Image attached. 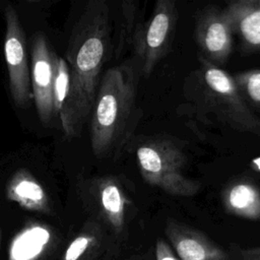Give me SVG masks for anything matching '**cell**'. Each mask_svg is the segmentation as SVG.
I'll return each mask as SVG.
<instances>
[{"instance_id": "7a4b0ae2", "label": "cell", "mask_w": 260, "mask_h": 260, "mask_svg": "<svg viewBox=\"0 0 260 260\" xmlns=\"http://www.w3.org/2000/svg\"><path fill=\"white\" fill-rule=\"evenodd\" d=\"M139 68L131 59L103 73L90 118V144L99 158L118 154L134 120Z\"/></svg>"}, {"instance_id": "8992f818", "label": "cell", "mask_w": 260, "mask_h": 260, "mask_svg": "<svg viewBox=\"0 0 260 260\" xmlns=\"http://www.w3.org/2000/svg\"><path fill=\"white\" fill-rule=\"evenodd\" d=\"M3 16L5 20L4 58L7 67L9 91L17 107L27 108L32 99V92L25 34L18 14L10 3H5Z\"/></svg>"}, {"instance_id": "d6986e66", "label": "cell", "mask_w": 260, "mask_h": 260, "mask_svg": "<svg viewBox=\"0 0 260 260\" xmlns=\"http://www.w3.org/2000/svg\"><path fill=\"white\" fill-rule=\"evenodd\" d=\"M241 255L244 260H260V246L243 249Z\"/></svg>"}, {"instance_id": "5b68a950", "label": "cell", "mask_w": 260, "mask_h": 260, "mask_svg": "<svg viewBox=\"0 0 260 260\" xmlns=\"http://www.w3.org/2000/svg\"><path fill=\"white\" fill-rule=\"evenodd\" d=\"M178 22V8L173 0L155 2L150 17L133 32L135 60L139 72L149 76L171 48Z\"/></svg>"}, {"instance_id": "2e32d148", "label": "cell", "mask_w": 260, "mask_h": 260, "mask_svg": "<svg viewBox=\"0 0 260 260\" xmlns=\"http://www.w3.org/2000/svg\"><path fill=\"white\" fill-rule=\"evenodd\" d=\"M70 73L67 62L64 58L59 57L57 70L53 87V103L56 116H59L69 93Z\"/></svg>"}, {"instance_id": "9a60e30c", "label": "cell", "mask_w": 260, "mask_h": 260, "mask_svg": "<svg viewBox=\"0 0 260 260\" xmlns=\"http://www.w3.org/2000/svg\"><path fill=\"white\" fill-rule=\"evenodd\" d=\"M233 77L242 95L260 109V69L238 72Z\"/></svg>"}, {"instance_id": "52a82bcc", "label": "cell", "mask_w": 260, "mask_h": 260, "mask_svg": "<svg viewBox=\"0 0 260 260\" xmlns=\"http://www.w3.org/2000/svg\"><path fill=\"white\" fill-rule=\"evenodd\" d=\"M59 56L46 37L37 34L31 46L30 84L32 100L40 120L49 125L56 116L53 103V87Z\"/></svg>"}, {"instance_id": "30bf717a", "label": "cell", "mask_w": 260, "mask_h": 260, "mask_svg": "<svg viewBox=\"0 0 260 260\" xmlns=\"http://www.w3.org/2000/svg\"><path fill=\"white\" fill-rule=\"evenodd\" d=\"M165 234L181 260H228L226 253L202 233L169 220Z\"/></svg>"}, {"instance_id": "5bb4252c", "label": "cell", "mask_w": 260, "mask_h": 260, "mask_svg": "<svg viewBox=\"0 0 260 260\" xmlns=\"http://www.w3.org/2000/svg\"><path fill=\"white\" fill-rule=\"evenodd\" d=\"M49 238V233L41 228L25 231L13 241L9 260H35L43 251Z\"/></svg>"}, {"instance_id": "7c38bea8", "label": "cell", "mask_w": 260, "mask_h": 260, "mask_svg": "<svg viewBox=\"0 0 260 260\" xmlns=\"http://www.w3.org/2000/svg\"><path fill=\"white\" fill-rule=\"evenodd\" d=\"M6 197L20 207L35 212L50 214L51 201L42 183L28 171L17 170L5 187Z\"/></svg>"}, {"instance_id": "44dd1931", "label": "cell", "mask_w": 260, "mask_h": 260, "mask_svg": "<svg viewBox=\"0 0 260 260\" xmlns=\"http://www.w3.org/2000/svg\"><path fill=\"white\" fill-rule=\"evenodd\" d=\"M0 238H1V234H0Z\"/></svg>"}, {"instance_id": "6da1fadb", "label": "cell", "mask_w": 260, "mask_h": 260, "mask_svg": "<svg viewBox=\"0 0 260 260\" xmlns=\"http://www.w3.org/2000/svg\"><path fill=\"white\" fill-rule=\"evenodd\" d=\"M110 7L104 0L86 3L71 30L65 61L70 89L59 118L67 138L77 137L91 113L101 71L112 50Z\"/></svg>"}, {"instance_id": "3957f363", "label": "cell", "mask_w": 260, "mask_h": 260, "mask_svg": "<svg viewBox=\"0 0 260 260\" xmlns=\"http://www.w3.org/2000/svg\"><path fill=\"white\" fill-rule=\"evenodd\" d=\"M143 179L173 196L190 197L200 190V183L185 174L187 159L183 150L171 139L150 137L135 150Z\"/></svg>"}, {"instance_id": "9c48e42d", "label": "cell", "mask_w": 260, "mask_h": 260, "mask_svg": "<svg viewBox=\"0 0 260 260\" xmlns=\"http://www.w3.org/2000/svg\"><path fill=\"white\" fill-rule=\"evenodd\" d=\"M82 191L111 229L121 233L125 228L127 210L132 204L121 179L114 175L98 176L88 180Z\"/></svg>"}, {"instance_id": "277c9868", "label": "cell", "mask_w": 260, "mask_h": 260, "mask_svg": "<svg viewBox=\"0 0 260 260\" xmlns=\"http://www.w3.org/2000/svg\"><path fill=\"white\" fill-rule=\"evenodd\" d=\"M204 101L217 117L234 129L260 137V118L252 113L233 75L199 57Z\"/></svg>"}, {"instance_id": "ba28073f", "label": "cell", "mask_w": 260, "mask_h": 260, "mask_svg": "<svg viewBox=\"0 0 260 260\" xmlns=\"http://www.w3.org/2000/svg\"><path fill=\"white\" fill-rule=\"evenodd\" d=\"M195 39L206 60L218 67L228 61L233 51L234 30L224 8L211 5L199 12Z\"/></svg>"}, {"instance_id": "e0dca14e", "label": "cell", "mask_w": 260, "mask_h": 260, "mask_svg": "<svg viewBox=\"0 0 260 260\" xmlns=\"http://www.w3.org/2000/svg\"><path fill=\"white\" fill-rule=\"evenodd\" d=\"M94 240L95 237L90 233H83L77 236L68 246L63 260H78Z\"/></svg>"}, {"instance_id": "ac0fdd59", "label": "cell", "mask_w": 260, "mask_h": 260, "mask_svg": "<svg viewBox=\"0 0 260 260\" xmlns=\"http://www.w3.org/2000/svg\"><path fill=\"white\" fill-rule=\"evenodd\" d=\"M155 259L156 260H179L174 255L170 246L162 239H157V241H156Z\"/></svg>"}, {"instance_id": "4fadbf2b", "label": "cell", "mask_w": 260, "mask_h": 260, "mask_svg": "<svg viewBox=\"0 0 260 260\" xmlns=\"http://www.w3.org/2000/svg\"><path fill=\"white\" fill-rule=\"evenodd\" d=\"M222 203L228 212L236 216L260 219V189L247 179L230 184L222 192Z\"/></svg>"}, {"instance_id": "ffe728a7", "label": "cell", "mask_w": 260, "mask_h": 260, "mask_svg": "<svg viewBox=\"0 0 260 260\" xmlns=\"http://www.w3.org/2000/svg\"><path fill=\"white\" fill-rule=\"evenodd\" d=\"M252 166H253V168H254L255 170H257V171H259V172H260V157L253 159V161H252Z\"/></svg>"}, {"instance_id": "8fae6325", "label": "cell", "mask_w": 260, "mask_h": 260, "mask_svg": "<svg viewBox=\"0 0 260 260\" xmlns=\"http://www.w3.org/2000/svg\"><path fill=\"white\" fill-rule=\"evenodd\" d=\"M224 10L242 50L247 54H260V0H233Z\"/></svg>"}]
</instances>
